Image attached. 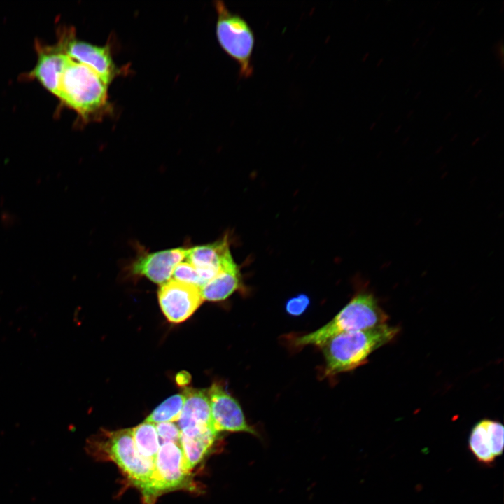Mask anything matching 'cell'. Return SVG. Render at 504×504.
<instances>
[{"mask_svg": "<svg viewBox=\"0 0 504 504\" xmlns=\"http://www.w3.org/2000/svg\"><path fill=\"white\" fill-rule=\"evenodd\" d=\"M468 448L480 463L489 465L494 462L496 457L491 451L485 419L477 422L472 428L468 439Z\"/></svg>", "mask_w": 504, "mask_h": 504, "instance_id": "e0dca14e", "label": "cell"}, {"mask_svg": "<svg viewBox=\"0 0 504 504\" xmlns=\"http://www.w3.org/2000/svg\"><path fill=\"white\" fill-rule=\"evenodd\" d=\"M387 314L374 296L366 291L357 293L328 323L319 329L298 337L297 346H321L330 338L344 332L365 330L385 324Z\"/></svg>", "mask_w": 504, "mask_h": 504, "instance_id": "3957f363", "label": "cell"}, {"mask_svg": "<svg viewBox=\"0 0 504 504\" xmlns=\"http://www.w3.org/2000/svg\"><path fill=\"white\" fill-rule=\"evenodd\" d=\"M160 445L167 442L180 444L181 430L173 422H162L155 425Z\"/></svg>", "mask_w": 504, "mask_h": 504, "instance_id": "44dd1931", "label": "cell"}, {"mask_svg": "<svg viewBox=\"0 0 504 504\" xmlns=\"http://www.w3.org/2000/svg\"><path fill=\"white\" fill-rule=\"evenodd\" d=\"M55 97L83 121L102 118L111 109L108 85L92 69L68 56Z\"/></svg>", "mask_w": 504, "mask_h": 504, "instance_id": "6da1fadb", "label": "cell"}, {"mask_svg": "<svg viewBox=\"0 0 504 504\" xmlns=\"http://www.w3.org/2000/svg\"><path fill=\"white\" fill-rule=\"evenodd\" d=\"M241 284L239 267L233 261L200 289L203 300L216 302L227 298Z\"/></svg>", "mask_w": 504, "mask_h": 504, "instance_id": "5bb4252c", "label": "cell"}, {"mask_svg": "<svg viewBox=\"0 0 504 504\" xmlns=\"http://www.w3.org/2000/svg\"><path fill=\"white\" fill-rule=\"evenodd\" d=\"M309 303V298L307 295H300L288 301L286 309L292 315H299L304 312Z\"/></svg>", "mask_w": 504, "mask_h": 504, "instance_id": "7402d4cb", "label": "cell"}, {"mask_svg": "<svg viewBox=\"0 0 504 504\" xmlns=\"http://www.w3.org/2000/svg\"><path fill=\"white\" fill-rule=\"evenodd\" d=\"M185 258L196 269L204 284L234 261L227 235L213 243L187 248Z\"/></svg>", "mask_w": 504, "mask_h": 504, "instance_id": "8fae6325", "label": "cell"}, {"mask_svg": "<svg viewBox=\"0 0 504 504\" xmlns=\"http://www.w3.org/2000/svg\"><path fill=\"white\" fill-rule=\"evenodd\" d=\"M183 394L185 401L177 421L181 434L195 438L209 433H217L212 426L207 391L186 388Z\"/></svg>", "mask_w": 504, "mask_h": 504, "instance_id": "30bf717a", "label": "cell"}, {"mask_svg": "<svg viewBox=\"0 0 504 504\" xmlns=\"http://www.w3.org/2000/svg\"><path fill=\"white\" fill-rule=\"evenodd\" d=\"M99 448L114 461L135 485L144 490L149 483L154 461L143 457L138 451L132 429L112 432L108 440L88 442L87 449Z\"/></svg>", "mask_w": 504, "mask_h": 504, "instance_id": "5b68a950", "label": "cell"}, {"mask_svg": "<svg viewBox=\"0 0 504 504\" xmlns=\"http://www.w3.org/2000/svg\"><path fill=\"white\" fill-rule=\"evenodd\" d=\"M172 277L174 280L194 285L200 288L204 285L196 269L187 261H181L175 267Z\"/></svg>", "mask_w": 504, "mask_h": 504, "instance_id": "ffe728a7", "label": "cell"}, {"mask_svg": "<svg viewBox=\"0 0 504 504\" xmlns=\"http://www.w3.org/2000/svg\"><path fill=\"white\" fill-rule=\"evenodd\" d=\"M492 454L496 458L502 455L504 446V428L499 421L485 419Z\"/></svg>", "mask_w": 504, "mask_h": 504, "instance_id": "d6986e66", "label": "cell"}, {"mask_svg": "<svg viewBox=\"0 0 504 504\" xmlns=\"http://www.w3.org/2000/svg\"><path fill=\"white\" fill-rule=\"evenodd\" d=\"M158 295L162 311L172 323L186 321L204 301L199 287L173 279L160 285Z\"/></svg>", "mask_w": 504, "mask_h": 504, "instance_id": "ba28073f", "label": "cell"}, {"mask_svg": "<svg viewBox=\"0 0 504 504\" xmlns=\"http://www.w3.org/2000/svg\"><path fill=\"white\" fill-rule=\"evenodd\" d=\"M36 51L37 62L30 72V76L55 96L67 55L56 44L48 46L38 43L36 45Z\"/></svg>", "mask_w": 504, "mask_h": 504, "instance_id": "4fadbf2b", "label": "cell"}, {"mask_svg": "<svg viewBox=\"0 0 504 504\" xmlns=\"http://www.w3.org/2000/svg\"><path fill=\"white\" fill-rule=\"evenodd\" d=\"M184 401L183 393L174 395L157 407L145 421L154 424L177 421L181 413Z\"/></svg>", "mask_w": 504, "mask_h": 504, "instance_id": "ac0fdd59", "label": "cell"}, {"mask_svg": "<svg viewBox=\"0 0 504 504\" xmlns=\"http://www.w3.org/2000/svg\"><path fill=\"white\" fill-rule=\"evenodd\" d=\"M397 327L387 323L374 328L337 335L321 347L325 357V374L333 376L363 365L375 350L391 341Z\"/></svg>", "mask_w": 504, "mask_h": 504, "instance_id": "7a4b0ae2", "label": "cell"}, {"mask_svg": "<svg viewBox=\"0 0 504 504\" xmlns=\"http://www.w3.org/2000/svg\"><path fill=\"white\" fill-rule=\"evenodd\" d=\"M132 433L139 454L154 461L160 447L155 424L144 421L132 428Z\"/></svg>", "mask_w": 504, "mask_h": 504, "instance_id": "2e32d148", "label": "cell"}, {"mask_svg": "<svg viewBox=\"0 0 504 504\" xmlns=\"http://www.w3.org/2000/svg\"><path fill=\"white\" fill-rule=\"evenodd\" d=\"M56 45L71 59L92 69L108 85L120 74L108 46H99L78 39L73 28H62Z\"/></svg>", "mask_w": 504, "mask_h": 504, "instance_id": "8992f818", "label": "cell"}, {"mask_svg": "<svg viewBox=\"0 0 504 504\" xmlns=\"http://www.w3.org/2000/svg\"><path fill=\"white\" fill-rule=\"evenodd\" d=\"M190 381V375L186 372H181L176 376V382L180 386H186Z\"/></svg>", "mask_w": 504, "mask_h": 504, "instance_id": "603a6c76", "label": "cell"}, {"mask_svg": "<svg viewBox=\"0 0 504 504\" xmlns=\"http://www.w3.org/2000/svg\"><path fill=\"white\" fill-rule=\"evenodd\" d=\"M217 13L216 34L220 46L239 66L241 78L251 77L253 72L252 57L255 36L244 18L228 9L224 2H214Z\"/></svg>", "mask_w": 504, "mask_h": 504, "instance_id": "277c9868", "label": "cell"}, {"mask_svg": "<svg viewBox=\"0 0 504 504\" xmlns=\"http://www.w3.org/2000/svg\"><path fill=\"white\" fill-rule=\"evenodd\" d=\"M189 475L180 444L174 442L162 444L155 458L149 483L143 491L150 497L183 486Z\"/></svg>", "mask_w": 504, "mask_h": 504, "instance_id": "52a82bcc", "label": "cell"}, {"mask_svg": "<svg viewBox=\"0 0 504 504\" xmlns=\"http://www.w3.org/2000/svg\"><path fill=\"white\" fill-rule=\"evenodd\" d=\"M185 248L144 253L132 263L133 274L147 277L153 282L162 285L172 279L175 267L186 258Z\"/></svg>", "mask_w": 504, "mask_h": 504, "instance_id": "7c38bea8", "label": "cell"}, {"mask_svg": "<svg viewBox=\"0 0 504 504\" xmlns=\"http://www.w3.org/2000/svg\"><path fill=\"white\" fill-rule=\"evenodd\" d=\"M217 435L216 433H209L199 437L188 438L181 433L180 446L186 466L189 471L206 456Z\"/></svg>", "mask_w": 504, "mask_h": 504, "instance_id": "9a60e30c", "label": "cell"}, {"mask_svg": "<svg viewBox=\"0 0 504 504\" xmlns=\"http://www.w3.org/2000/svg\"><path fill=\"white\" fill-rule=\"evenodd\" d=\"M207 393L212 426L217 433L227 431L257 435L256 430L246 422L238 402L222 386L214 384L207 390Z\"/></svg>", "mask_w": 504, "mask_h": 504, "instance_id": "9c48e42d", "label": "cell"}]
</instances>
